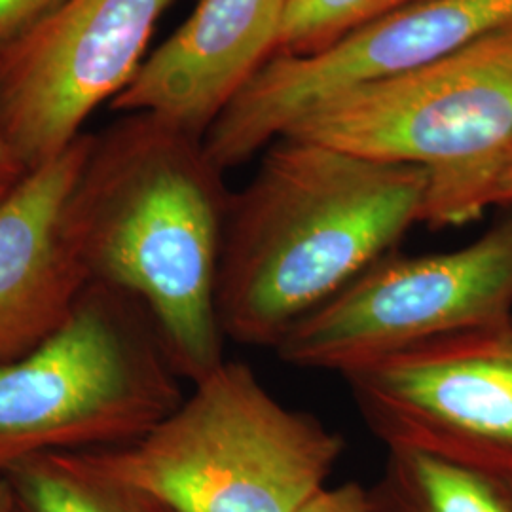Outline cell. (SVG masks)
I'll return each mask as SVG.
<instances>
[{
	"label": "cell",
	"instance_id": "cell-17",
	"mask_svg": "<svg viewBox=\"0 0 512 512\" xmlns=\"http://www.w3.org/2000/svg\"><path fill=\"white\" fill-rule=\"evenodd\" d=\"M298 512H374L368 497V488L359 482H344L327 486Z\"/></svg>",
	"mask_w": 512,
	"mask_h": 512
},
{
	"label": "cell",
	"instance_id": "cell-3",
	"mask_svg": "<svg viewBox=\"0 0 512 512\" xmlns=\"http://www.w3.org/2000/svg\"><path fill=\"white\" fill-rule=\"evenodd\" d=\"M346 442L224 361L141 439L80 452L175 512H298L327 488Z\"/></svg>",
	"mask_w": 512,
	"mask_h": 512
},
{
	"label": "cell",
	"instance_id": "cell-20",
	"mask_svg": "<svg viewBox=\"0 0 512 512\" xmlns=\"http://www.w3.org/2000/svg\"><path fill=\"white\" fill-rule=\"evenodd\" d=\"M10 188H12V186H10ZM10 188H2V190H0V198H2V196H4V194L10 190Z\"/></svg>",
	"mask_w": 512,
	"mask_h": 512
},
{
	"label": "cell",
	"instance_id": "cell-4",
	"mask_svg": "<svg viewBox=\"0 0 512 512\" xmlns=\"http://www.w3.org/2000/svg\"><path fill=\"white\" fill-rule=\"evenodd\" d=\"M181 380L147 308L90 283L48 338L0 363V475L141 439L183 403Z\"/></svg>",
	"mask_w": 512,
	"mask_h": 512
},
{
	"label": "cell",
	"instance_id": "cell-10",
	"mask_svg": "<svg viewBox=\"0 0 512 512\" xmlns=\"http://www.w3.org/2000/svg\"><path fill=\"white\" fill-rule=\"evenodd\" d=\"M289 2L196 0L183 25L110 101V110L150 112L203 139L274 55Z\"/></svg>",
	"mask_w": 512,
	"mask_h": 512
},
{
	"label": "cell",
	"instance_id": "cell-6",
	"mask_svg": "<svg viewBox=\"0 0 512 512\" xmlns=\"http://www.w3.org/2000/svg\"><path fill=\"white\" fill-rule=\"evenodd\" d=\"M509 315L512 211L456 251L380 258L298 321L274 351L294 368L342 376L423 340Z\"/></svg>",
	"mask_w": 512,
	"mask_h": 512
},
{
	"label": "cell",
	"instance_id": "cell-8",
	"mask_svg": "<svg viewBox=\"0 0 512 512\" xmlns=\"http://www.w3.org/2000/svg\"><path fill=\"white\" fill-rule=\"evenodd\" d=\"M512 31V0H423L374 19L317 54L268 59L203 137L226 173L340 93L410 73Z\"/></svg>",
	"mask_w": 512,
	"mask_h": 512
},
{
	"label": "cell",
	"instance_id": "cell-14",
	"mask_svg": "<svg viewBox=\"0 0 512 512\" xmlns=\"http://www.w3.org/2000/svg\"><path fill=\"white\" fill-rule=\"evenodd\" d=\"M418 2L423 0H291L274 55L317 54L366 23Z\"/></svg>",
	"mask_w": 512,
	"mask_h": 512
},
{
	"label": "cell",
	"instance_id": "cell-15",
	"mask_svg": "<svg viewBox=\"0 0 512 512\" xmlns=\"http://www.w3.org/2000/svg\"><path fill=\"white\" fill-rule=\"evenodd\" d=\"M63 0H0V52L29 33Z\"/></svg>",
	"mask_w": 512,
	"mask_h": 512
},
{
	"label": "cell",
	"instance_id": "cell-16",
	"mask_svg": "<svg viewBox=\"0 0 512 512\" xmlns=\"http://www.w3.org/2000/svg\"><path fill=\"white\" fill-rule=\"evenodd\" d=\"M512 207V145L495 162L486 179L478 186L473 198V219H478L488 207Z\"/></svg>",
	"mask_w": 512,
	"mask_h": 512
},
{
	"label": "cell",
	"instance_id": "cell-11",
	"mask_svg": "<svg viewBox=\"0 0 512 512\" xmlns=\"http://www.w3.org/2000/svg\"><path fill=\"white\" fill-rule=\"evenodd\" d=\"M90 145L82 133L0 198V363L48 338L90 285L63 226Z\"/></svg>",
	"mask_w": 512,
	"mask_h": 512
},
{
	"label": "cell",
	"instance_id": "cell-2",
	"mask_svg": "<svg viewBox=\"0 0 512 512\" xmlns=\"http://www.w3.org/2000/svg\"><path fill=\"white\" fill-rule=\"evenodd\" d=\"M431 173L291 137L232 192L217 281L224 338L272 348L423 222Z\"/></svg>",
	"mask_w": 512,
	"mask_h": 512
},
{
	"label": "cell",
	"instance_id": "cell-7",
	"mask_svg": "<svg viewBox=\"0 0 512 512\" xmlns=\"http://www.w3.org/2000/svg\"><path fill=\"white\" fill-rule=\"evenodd\" d=\"M342 378L387 450L512 471V315L423 340Z\"/></svg>",
	"mask_w": 512,
	"mask_h": 512
},
{
	"label": "cell",
	"instance_id": "cell-5",
	"mask_svg": "<svg viewBox=\"0 0 512 512\" xmlns=\"http://www.w3.org/2000/svg\"><path fill=\"white\" fill-rule=\"evenodd\" d=\"M281 137L425 167L431 184L423 222L431 228L471 222L478 186L512 145V31L340 93Z\"/></svg>",
	"mask_w": 512,
	"mask_h": 512
},
{
	"label": "cell",
	"instance_id": "cell-12",
	"mask_svg": "<svg viewBox=\"0 0 512 512\" xmlns=\"http://www.w3.org/2000/svg\"><path fill=\"white\" fill-rule=\"evenodd\" d=\"M368 497L374 512H512V471L387 450Z\"/></svg>",
	"mask_w": 512,
	"mask_h": 512
},
{
	"label": "cell",
	"instance_id": "cell-19",
	"mask_svg": "<svg viewBox=\"0 0 512 512\" xmlns=\"http://www.w3.org/2000/svg\"><path fill=\"white\" fill-rule=\"evenodd\" d=\"M0 512H8V492L2 478H0Z\"/></svg>",
	"mask_w": 512,
	"mask_h": 512
},
{
	"label": "cell",
	"instance_id": "cell-13",
	"mask_svg": "<svg viewBox=\"0 0 512 512\" xmlns=\"http://www.w3.org/2000/svg\"><path fill=\"white\" fill-rule=\"evenodd\" d=\"M0 478L8 512H175L147 490L95 467L84 454H42Z\"/></svg>",
	"mask_w": 512,
	"mask_h": 512
},
{
	"label": "cell",
	"instance_id": "cell-18",
	"mask_svg": "<svg viewBox=\"0 0 512 512\" xmlns=\"http://www.w3.org/2000/svg\"><path fill=\"white\" fill-rule=\"evenodd\" d=\"M25 171L27 169L19 162L18 156L12 152L4 135L0 133V190L18 183L19 179L25 175Z\"/></svg>",
	"mask_w": 512,
	"mask_h": 512
},
{
	"label": "cell",
	"instance_id": "cell-1",
	"mask_svg": "<svg viewBox=\"0 0 512 512\" xmlns=\"http://www.w3.org/2000/svg\"><path fill=\"white\" fill-rule=\"evenodd\" d=\"M230 196L203 139L128 112L92 133L65 205V234L90 283L137 298L192 384L226 361L217 281Z\"/></svg>",
	"mask_w": 512,
	"mask_h": 512
},
{
	"label": "cell",
	"instance_id": "cell-9",
	"mask_svg": "<svg viewBox=\"0 0 512 512\" xmlns=\"http://www.w3.org/2000/svg\"><path fill=\"white\" fill-rule=\"evenodd\" d=\"M173 0H63L0 52V133L29 171L84 133L122 92Z\"/></svg>",
	"mask_w": 512,
	"mask_h": 512
}]
</instances>
